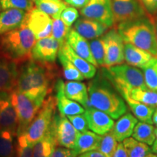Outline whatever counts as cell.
Instances as JSON below:
<instances>
[{
  "label": "cell",
  "mask_w": 157,
  "mask_h": 157,
  "mask_svg": "<svg viewBox=\"0 0 157 157\" xmlns=\"http://www.w3.org/2000/svg\"><path fill=\"white\" fill-rule=\"evenodd\" d=\"M15 144V156L16 157H33V147L27 140L24 133L17 136Z\"/></svg>",
  "instance_id": "38"
},
{
  "label": "cell",
  "mask_w": 157,
  "mask_h": 157,
  "mask_svg": "<svg viewBox=\"0 0 157 157\" xmlns=\"http://www.w3.org/2000/svg\"><path fill=\"white\" fill-rule=\"evenodd\" d=\"M152 121H153V124H154L155 126L157 127V107L156 108V109H155L154 114H153Z\"/></svg>",
  "instance_id": "47"
},
{
  "label": "cell",
  "mask_w": 157,
  "mask_h": 157,
  "mask_svg": "<svg viewBox=\"0 0 157 157\" xmlns=\"http://www.w3.org/2000/svg\"><path fill=\"white\" fill-rule=\"evenodd\" d=\"M142 70L145 82L148 89L157 91V57Z\"/></svg>",
  "instance_id": "36"
},
{
  "label": "cell",
  "mask_w": 157,
  "mask_h": 157,
  "mask_svg": "<svg viewBox=\"0 0 157 157\" xmlns=\"http://www.w3.org/2000/svg\"><path fill=\"white\" fill-rule=\"evenodd\" d=\"M147 51L124 42V60L127 64L143 69L156 58Z\"/></svg>",
  "instance_id": "18"
},
{
  "label": "cell",
  "mask_w": 157,
  "mask_h": 157,
  "mask_svg": "<svg viewBox=\"0 0 157 157\" xmlns=\"http://www.w3.org/2000/svg\"><path fill=\"white\" fill-rule=\"evenodd\" d=\"M1 5L2 10L15 8L29 12L34 8V2L31 0H1Z\"/></svg>",
  "instance_id": "39"
},
{
  "label": "cell",
  "mask_w": 157,
  "mask_h": 157,
  "mask_svg": "<svg viewBox=\"0 0 157 157\" xmlns=\"http://www.w3.org/2000/svg\"><path fill=\"white\" fill-rule=\"evenodd\" d=\"M155 135H156V139L157 140V127H155Z\"/></svg>",
  "instance_id": "51"
},
{
  "label": "cell",
  "mask_w": 157,
  "mask_h": 157,
  "mask_svg": "<svg viewBox=\"0 0 157 157\" xmlns=\"http://www.w3.org/2000/svg\"><path fill=\"white\" fill-rule=\"evenodd\" d=\"M48 132L52 135L56 145L73 149L79 132L76 129L67 117L56 113Z\"/></svg>",
  "instance_id": "8"
},
{
  "label": "cell",
  "mask_w": 157,
  "mask_h": 157,
  "mask_svg": "<svg viewBox=\"0 0 157 157\" xmlns=\"http://www.w3.org/2000/svg\"><path fill=\"white\" fill-rule=\"evenodd\" d=\"M80 12L83 17L96 20L109 28H112L115 24L112 0H90Z\"/></svg>",
  "instance_id": "10"
},
{
  "label": "cell",
  "mask_w": 157,
  "mask_h": 157,
  "mask_svg": "<svg viewBox=\"0 0 157 157\" xmlns=\"http://www.w3.org/2000/svg\"><path fill=\"white\" fill-rule=\"evenodd\" d=\"M106 71L121 95L132 90L147 87L140 68L122 63L106 68Z\"/></svg>",
  "instance_id": "5"
},
{
  "label": "cell",
  "mask_w": 157,
  "mask_h": 157,
  "mask_svg": "<svg viewBox=\"0 0 157 157\" xmlns=\"http://www.w3.org/2000/svg\"><path fill=\"white\" fill-rule=\"evenodd\" d=\"M112 10L114 22L117 24L148 15L140 0H112Z\"/></svg>",
  "instance_id": "11"
},
{
  "label": "cell",
  "mask_w": 157,
  "mask_h": 157,
  "mask_svg": "<svg viewBox=\"0 0 157 157\" xmlns=\"http://www.w3.org/2000/svg\"><path fill=\"white\" fill-rule=\"evenodd\" d=\"M146 157H157V155L154 154V153H150V154L147 155Z\"/></svg>",
  "instance_id": "49"
},
{
  "label": "cell",
  "mask_w": 157,
  "mask_h": 157,
  "mask_svg": "<svg viewBox=\"0 0 157 157\" xmlns=\"http://www.w3.org/2000/svg\"><path fill=\"white\" fill-rule=\"evenodd\" d=\"M101 137L102 135L96 134L93 131L87 130L80 132L76 139L75 146L71 149L73 156L76 157L85 152L98 150Z\"/></svg>",
  "instance_id": "25"
},
{
  "label": "cell",
  "mask_w": 157,
  "mask_h": 157,
  "mask_svg": "<svg viewBox=\"0 0 157 157\" xmlns=\"http://www.w3.org/2000/svg\"><path fill=\"white\" fill-rule=\"evenodd\" d=\"M52 157H74L71 149L64 147H57L52 153Z\"/></svg>",
  "instance_id": "43"
},
{
  "label": "cell",
  "mask_w": 157,
  "mask_h": 157,
  "mask_svg": "<svg viewBox=\"0 0 157 157\" xmlns=\"http://www.w3.org/2000/svg\"><path fill=\"white\" fill-rule=\"evenodd\" d=\"M105 42V63L106 68L124 63V41L117 29H111L103 36Z\"/></svg>",
  "instance_id": "9"
},
{
  "label": "cell",
  "mask_w": 157,
  "mask_h": 157,
  "mask_svg": "<svg viewBox=\"0 0 157 157\" xmlns=\"http://www.w3.org/2000/svg\"><path fill=\"white\" fill-rule=\"evenodd\" d=\"M56 146L54 137L48 132L44 137L34 145L33 157H52Z\"/></svg>",
  "instance_id": "29"
},
{
  "label": "cell",
  "mask_w": 157,
  "mask_h": 157,
  "mask_svg": "<svg viewBox=\"0 0 157 157\" xmlns=\"http://www.w3.org/2000/svg\"><path fill=\"white\" fill-rule=\"evenodd\" d=\"M71 30L70 27L66 25L63 21L60 18L52 19V36L60 44V47L66 42V37Z\"/></svg>",
  "instance_id": "37"
},
{
  "label": "cell",
  "mask_w": 157,
  "mask_h": 157,
  "mask_svg": "<svg viewBox=\"0 0 157 157\" xmlns=\"http://www.w3.org/2000/svg\"><path fill=\"white\" fill-rule=\"evenodd\" d=\"M127 95L135 101L150 105L157 107V91L148 89V87L137 88L132 90L128 93L124 94L121 96Z\"/></svg>",
  "instance_id": "30"
},
{
  "label": "cell",
  "mask_w": 157,
  "mask_h": 157,
  "mask_svg": "<svg viewBox=\"0 0 157 157\" xmlns=\"http://www.w3.org/2000/svg\"><path fill=\"white\" fill-rule=\"evenodd\" d=\"M112 157H129L122 142L119 143L117 148L116 149Z\"/></svg>",
  "instance_id": "45"
},
{
  "label": "cell",
  "mask_w": 157,
  "mask_h": 157,
  "mask_svg": "<svg viewBox=\"0 0 157 157\" xmlns=\"http://www.w3.org/2000/svg\"><path fill=\"white\" fill-rule=\"evenodd\" d=\"M87 90L93 106L106 113L113 119H118L127 113L124 99L104 80H93L89 84Z\"/></svg>",
  "instance_id": "3"
},
{
  "label": "cell",
  "mask_w": 157,
  "mask_h": 157,
  "mask_svg": "<svg viewBox=\"0 0 157 157\" xmlns=\"http://www.w3.org/2000/svg\"><path fill=\"white\" fill-rule=\"evenodd\" d=\"M59 49L60 44L53 36L39 39L32 49L31 58L41 63H51L56 60Z\"/></svg>",
  "instance_id": "14"
},
{
  "label": "cell",
  "mask_w": 157,
  "mask_h": 157,
  "mask_svg": "<svg viewBox=\"0 0 157 157\" xmlns=\"http://www.w3.org/2000/svg\"><path fill=\"white\" fill-rule=\"evenodd\" d=\"M34 2L37 9L50 15L52 19L60 18L62 12L67 7L66 2L57 0H36Z\"/></svg>",
  "instance_id": "27"
},
{
  "label": "cell",
  "mask_w": 157,
  "mask_h": 157,
  "mask_svg": "<svg viewBox=\"0 0 157 157\" xmlns=\"http://www.w3.org/2000/svg\"><path fill=\"white\" fill-rule=\"evenodd\" d=\"M67 118L69 119L72 124L74 125V127L79 132H85V131H87L89 129L87 118H86L84 113L68 116Z\"/></svg>",
  "instance_id": "40"
},
{
  "label": "cell",
  "mask_w": 157,
  "mask_h": 157,
  "mask_svg": "<svg viewBox=\"0 0 157 157\" xmlns=\"http://www.w3.org/2000/svg\"><path fill=\"white\" fill-rule=\"evenodd\" d=\"M154 20H155V27H156V36H157V18H154Z\"/></svg>",
  "instance_id": "50"
},
{
  "label": "cell",
  "mask_w": 157,
  "mask_h": 157,
  "mask_svg": "<svg viewBox=\"0 0 157 157\" xmlns=\"http://www.w3.org/2000/svg\"><path fill=\"white\" fill-rule=\"evenodd\" d=\"M10 93L0 92V130L10 131L17 136L18 121Z\"/></svg>",
  "instance_id": "13"
},
{
  "label": "cell",
  "mask_w": 157,
  "mask_h": 157,
  "mask_svg": "<svg viewBox=\"0 0 157 157\" xmlns=\"http://www.w3.org/2000/svg\"><path fill=\"white\" fill-rule=\"evenodd\" d=\"M23 23L32 31L36 40L52 35V19L50 15L39 10L36 7L26 12Z\"/></svg>",
  "instance_id": "12"
},
{
  "label": "cell",
  "mask_w": 157,
  "mask_h": 157,
  "mask_svg": "<svg viewBox=\"0 0 157 157\" xmlns=\"http://www.w3.org/2000/svg\"><path fill=\"white\" fill-rule=\"evenodd\" d=\"M118 142L112 131L105 133L102 135L101 143L98 148V151L102 153L105 157H112L117 149Z\"/></svg>",
  "instance_id": "34"
},
{
  "label": "cell",
  "mask_w": 157,
  "mask_h": 157,
  "mask_svg": "<svg viewBox=\"0 0 157 157\" xmlns=\"http://www.w3.org/2000/svg\"><path fill=\"white\" fill-rule=\"evenodd\" d=\"M132 136L137 140L146 143L148 146H152L156 140L155 127L151 124L138 121L135 127Z\"/></svg>",
  "instance_id": "28"
},
{
  "label": "cell",
  "mask_w": 157,
  "mask_h": 157,
  "mask_svg": "<svg viewBox=\"0 0 157 157\" xmlns=\"http://www.w3.org/2000/svg\"><path fill=\"white\" fill-rule=\"evenodd\" d=\"M90 48L93 58L97 62L98 66H104L105 63V42L103 36L99 38L94 39L89 42Z\"/></svg>",
  "instance_id": "35"
},
{
  "label": "cell",
  "mask_w": 157,
  "mask_h": 157,
  "mask_svg": "<svg viewBox=\"0 0 157 157\" xmlns=\"http://www.w3.org/2000/svg\"><path fill=\"white\" fill-rule=\"evenodd\" d=\"M140 1L147 14L155 18L157 15V0H140Z\"/></svg>",
  "instance_id": "42"
},
{
  "label": "cell",
  "mask_w": 157,
  "mask_h": 157,
  "mask_svg": "<svg viewBox=\"0 0 157 157\" xmlns=\"http://www.w3.org/2000/svg\"><path fill=\"white\" fill-rule=\"evenodd\" d=\"M56 98L49 96L44 100L42 107L31 121L24 134L31 145H34L45 136L51 126L56 114Z\"/></svg>",
  "instance_id": "6"
},
{
  "label": "cell",
  "mask_w": 157,
  "mask_h": 157,
  "mask_svg": "<svg viewBox=\"0 0 157 157\" xmlns=\"http://www.w3.org/2000/svg\"><path fill=\"white\" fill-rule=\"evenodd\" d=\"M109 29L107 25L96 20L84 17L78 18L74 23V30L90 40L103 36Z\"/></svg>",
  "instance_id": "16"
},
{
  "label": "cell",
  "mask_w": 157,
  "mask_h": 157,
  "mask_svg": "<svg viewBox=\"0 0 157 157\" xmlns=\"http://www.w3.org/2000/svg\"><path fill=\"white\" fill-rule=\"evenodd\" d=\"M78 18V10L74 7H68L63 10L60 15V19L68 27H71Z\"/></svg>",
  "instance_id": "41"
},
{
  "label": "cell",
  "mask_w": 157,
  "mask_h": 157,
  "mask_svg": "<svg viewBox=\"0 0 157 157\" xmlns=\"http://www.w3.org/2000/svg\"><path fill=\"white\" fill-rule=\"evenodd\" d=\"M50 71L34 61L23 66L17 77L16 89L33 99L44 101L50 90Z\"/></svg>",
  "instance_id": "2"
},
{
  "label": "cell",
  "mask_w": 157,
  "mask_h": 157,
  "mask_svg": "<svg viewBox=\"0 0 157 157\" xmlns=\"http://www.w3.org/2000/svg\"><path fill=\"white\" fill-rule=\"evenodd\" d=\"M151 151L154 153V154L157 155V140L154 141V143H153L152 147H151Z\"/></svg>",
  "instance_id": "48"
},
{
  "label": "cell",
  "mask_w": 157,
  "mask_h": 157,
  "mask_svg": "<svg viewBox=\"0 0 157 157\" xmlns=\"http://www.w3.org/2000/svg\"><path fill=\"white\" fill-rule=\"evenodd\" d=\"M124 101L132 111V114L140 121L153 124L152 117L156 107L150 106L140 102L135 101L127 95L123 96Z\"/></svg>",
  "instance_id": "26"
},
{
  "label": "cell",
  "mask_w": 157,
  "mask_h": 157,
  "mask_svg": "<svg viewBox=\"0 0 157 157\" xmlns=\"http://www.w3.org/2000/svg\"><path fill=\"white\" fill-rule=\"evenodd\" d=\"M117 30L124 42L132 44L157 57V36L154 17L147 15L119 23Z\"/></svg>",
  "instance_id": "1"
},
{
  "label": "cell",
  "mask_w": 157,
  "mask_h": 157,
  "mask_svg": "<svg viewBox=\"0 0 157 157\" xmlns=\"http://www.w3.org/2000/svg\"><path fill=\"white\" fill-rule=\"evenodd\" d=\"M36 40L32 31L22 23L14 30L3 34L0 39V48L10 60L23 61L31 58V52Z\"/></svg>",
  "instance_id": "4"
},
{
  "label": "cell",
  "mask_w": 157,
  "mask_h": 157,
  "mask_svg": "<svg viewBox=\"0 0 157 157\" xmlns=\"http://www.w3.org/2000/svg\"><path fill=\"white\" fill-rule=\"evenodd\" d=\"M57 1H60V0H57Z\"/></svg>",
  "instance_id": "55"
},
{
  "label": "cell",
  "mask_w": 157,
  "mask_h": 157,
  "mask_svg": "<svg viewBox=\"0 0 157 157\" xmlns=\"http://www.w3.org/2000/svg\"><path fill=\"white\" fill-rule=\"evenodd\" d=\"M31 1H32V2H35V1H36V0H31Z\"/></svg>",
  "instance_id": "53"
},
{
  "label": "cell",
  "mask_w": 157,
  "mask_h": 157,
  "mask_svg": "<svg viewBox=\"0 0 157 157\" xmlns=\"http://www.w3.org/2000/svg\"><path fill=\"white\" fill-rule=\"evenodd\" d=\"M138 119L131 113H125L114 123L112 131L113 135L119 143L132 136Z\"/></svg>",
  "instance_id": "23"
},
{
  "label": "cell",
  "mask_w": 157,
  "mask_h": 157,
  "mask_svg": "<svg viewBox=\"0 0 157 157\" xmlns=\"http://www.w3.org/2000/svg\"><path fill=\"white\" fill-rule=\"evenodd\" d=\"M2 10V5H1V0H0V10Z\"/></svg>",
  "instance_id": "52"
},
{
  "label": "cell",
  "mask_w": 157,
  "mask_h": 157,
  "mask_svg": "<svg viewBox=\"0 0 157 157\" xmlns=\"http://www.w3.org/2000/svg\"><path fill=\"white\" fill-rule=\"evenodd\" d=\"M18 74L16 62L0 60V92L13 91L16 87Z\"/></svg>",
  "instance_id": "17"
},
{
  "label": "cell",
  "mask_w": 157,
  "mask_h": 157,
  "mask_svg": "<svg viewBox=\"0 0 157 157\" xmlns=\"http://www.w3.org/2000/svg\"><path fill=\"white\" fill-rule=\"evenodd\" d=\"M63 83L62 80H58L56 85L57 106L59 113L66 117L84 113L85 110L82 107V105H80L77 102L69 99L65 95Z\"/></svg>",
  "instance_id": "19"
},
{
  "label": "cell",
  "mask_w": 157,
  "mask_h": 157,
  "mask_svg": "<svg viewBox=\"0 0 157 157\" xmlns=\"http://www.w3.org/2000/svg\"><path fill=\"white\" fill-rule=\"evenodd\" d=\"M66 41L76 54L88 62L91 63L95 66H98L90 50L89 42L87 39L78 34L77 31L74 29H71Z\"/></svg>",
  "instance_id": "21"
},
{
  "label": "cell",
  "mask_w": 157,
  "mask_h": 157,
  "mask_svg": "<svg viewBox=\"0 0 157 157\" xmlns=\"http://www.w3.org/2000/svg\"><path fill=\"white\" fill-rule=\"evenodd\" d=\"M26 12L19 9H7L0 13V35L14 30L22 24Z\"/></svg>",
  "instance_id": "24"
},
{
  "label": "cell",
  "mask_w": 157,
  "mask_h": 157,
  "mask_svg": "<svg viewBox=\"0 0 157 157\" xmlns=\"http://www.w3.org/2000/svg\"><path fill=\"white\" fill-rule=\"evenodd\" d=\"M129 157H146L151 153L150 146L129 137L122 141Z\"/></svg>",
  "instance_id": "31"
},
{
  "label": "cell",
  "mask_w": 157,
  "mask_h": 157,
  "mask_svg": "<svg viewBox=\"0 0 157 157\" xmlns=\"http://www.w3.org/2000/svg\"><path fill=\"white\" fill-rule=\"evenodd\" d=\"M59 50L78 68L85 78H92L95 76L97 71L96 66L76 54L66 41L60 47Z\"/></svg>",
  "instance_id": "20"
},
{
  "label": "cell",
  "mask_w": 157,
  "mask_h": 157,
  "mask_svg": "<svg viewBox=\"0 0 157 157\" xmlns=\"http://www.w3.org/2000/svg\"><path fill=\"white\" fill-rule=\"evenodd\" d=\"M155 18H157V15H156V17H155Z\"/></svg>",
  "instance_id": "54"
},
{
  "label": "cell",
  "mask_w": 157,
  "mask_h": 157,
  "mask_svg": "<svg viewBox=\"0 0 157 157\" xmlns=\"http://www.w3.org/2000/svg\"><path fill=\"white\" fill-rule=\"evenodd\" d=\"M15 137L10 131L0 130V157H16L13 143Z\"/></svg>",
  "instance_id": "33"
},
{
  "label": "cell",
  "mask_w": 157,
  "mask_h": 157,
  "mask_svg": "<svg viewBox=\"0 0 157 157\" xmlns=\"http://www.w3.org/2000/svg\"><path fill=\"white\" fill-rule=\"evenodd\" d=\"M84 113L89 129L98 135H103L110 132L114 125V121L109 115L94 107L85 109Z\"/></svg>",
  "instance_id": "15"
},
{
  "label": "cell",
  "mask_w": 157,
  "mask_h": 157,
  "mask_svg": "<svg viewBox=\"0 0 157 157\" xmlns=\"http://www.w3.org/2000/svg\"><path fill=\"white\" fill-rule=\"evenodd\" d=\"M63 91L66 97L81 103L85 109L93 108L87 86L79 81H70L63 83Z\"/></svg>",
  "instance_id": "22"
},
{
  "label": "cell",
  "mask_w": 157,
  "mask_h": 157,
  "mask_svg": "<svg viewBox=\"0 0 157 157\" xmlns=\"http://www.w3.org/2000/svg\"><path fill=\"white\" fill-rule=\"evenodd\" d=\"M11 101L16 111L18 121L17 136L24 133L35 116L42 107L44 101L33 99L16 88L10 93Z\"/></svg>",
  "instance_id": "7"
},
{
  "label": "cell",
  "mask_w": 157,
  "mask_h": 157,
  "mask_svg": "<svg viewBox=\"0 0 157 157\" xmlns=\"http://www.w3.org/2000/svg\"><path fill=\"white\" fill-rule=\"evenodd\" d=\"M76 157H105L104 155L98 150L90 151H87L78 155Z\"/></svg>",
  "instance_id": "46"
},
{
  "label": "cell",
  "mask_w": 157,
  "mask_h": 157,
  "mask_svg": "<svg viewBox=\"0 0 157 157\" xmlns=\"http://www.w3.org/2000/svg\"><path fill=\"white\" fill-rule=\"evenodd\" d=\"M64 2L75 8L82 9L87 5L90 0H64Z\"/></svg>",
  "instance_id": "44"
},
{
  "label": "cell",
  "mask_w": 157,
  "mask_h": 157,
  "mask_svg": "<svg viewBox=\"0 0 157 157\" xmlns=\"http://www.w3.org/2000/svg\"><path fill=\"white\" fill-rule=\"evenodd\" d=\"M58 59L61 64L63 69L64 77L68 81H82L84 80V77L83 74L78 71L77 68L74 65L68 60L67 58L63 54L58 51Z\"/></svg>",
  "instance_id": "32"
}]
</instances>
